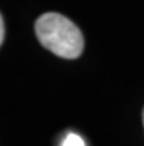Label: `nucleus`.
<instances>
[{
  "instance_id": "nucleus-1",
  "label": "nucleus",
  "mask_w": 144,
  "mask_h": 146,
  "mask_svg": "<svg viewBox=\"0 0 144 146\" xmlns=\"http://www.w3.org/2000/svg\"><path fill=\"white\" fill-rule=\"evenodd\" d=\"M36 36L41 46L56 56L75 59L82 53L84 37L81 30L69 18L56 13H43L36 21Z\"/></svg>"
},
{
  "instance_id": "nucleus-2",
  "label": "nucleus",
  "mask_w": 144,
  "mask_h": 146,
  "mask_svg": "<svg viewBox=\"0 0 144 146\" xmlns=\"http://www.w3.org/2000/svg\"><path fill=\"white\" fill-rule=\"evenodd\" d=\"M62 146H85L82 137L75 134V133H69L62 142Z\"/></svg>"
},
{
  "instance_id": "nucleus-3",
  "label": "nucleus",
  "mask_w": 144,
  "mask_h": 146,
  "mask_svg": "<svg viewBox=\"0 0 144 146\" xmlns=\"http://www.w3.org/2000/svg\"><path fill=\"white\" fill-rule=\"evenodd\" d=\"M3 41H5V19L2 16L0 18V43L3 44Z\"/></svg>"
},
{
  "instance_id": "nucleus-4",
  "label": "nucleus",
  "mask_w": 144,
  "mask_h": 146,
  "mask_svg": "<svg viewBox=\"0 0 144 146\" xmlns=\"http://www.w3.org/2000/svg\"><path fill=\"white\" fill-rule=\"evenodd\" d=\"M143 124H144V109H143Z\"/></svg>"
}]
</instances>
